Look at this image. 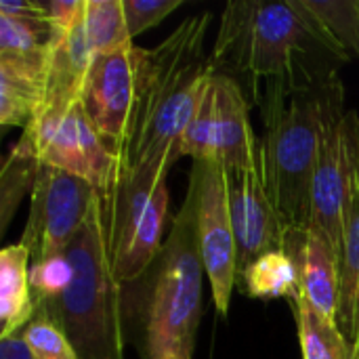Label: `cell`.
Wrapping results in <instances>:
<instances>
[{
	"instance_id": "obj_1",
	"label": "cell",
	"mask_w": 359,
	"mask_h": 359,
	"mask_svg": "<svg viewBox=\"0 0 359 359\" xmlns=\"http://www.w3.org/2000/svg\"><path fill=\"white\" fill-rule=\"evenodd\" d=\"M208 27L210 13L194 15L149 48L122 156L118 200L128 194L154 191L168 179V170L179 160L181 137L215 76L212 59L204 48Z\"/></svg>"
},
{
	"instance_id": "obj_2",
	"label": "cell",
	"mask_w": 359,
	"mask_h": 359,
	"mask_svg": "<svg viewBox=\"0 0 359 359\" xmlns=\"http://www.w3.org/2000/svg\"><path fill=\"white\" fill-rule=\"evenodd\" d=\"M324 53L341 61L349 57L334 44L303 0L229 2L210 55L217 74L246 82L252 103L263 109L284 103L297 90L324 76L307 59Z\"/></svg>"
},
{
	"instance_id": "obj_3",
	"label": "cell",
	"mask_w": 359,
	"mask_h": 359,
	"mask_svg": "<svg viewBox=\"0 0 359 359\" xmlns=\"http://www.w3.org/2000/svg\"><path fill=\"white\" fill-rule=\"evenodd\" d=\"M72 263L67 290L36 311L53 320L69 339L80 359H124L122 299L109 252L103 202L93 208L65 250Z\"/></svg>"
},
{
	"instance_id": "obj_4",
	"label": "cell",
	"mask_w": 359,
	"mask_h": 359,
	"mask_svg": "<svg viewBox=\"0 0 359 359\" xmlns=\"http://www.w3.org/2000/svg\"><path fill=\"white\" fill-rule=\"evenodd\" d=\"M204 265L189 198L179 210L168 240L139 278L143 294L139 324L143 359H191L202 320Z\"/></svg>"
},
{
	"instance_id": "obj_5",
	"label": "cell",
	"mask_w": 359,
	"mask_h": 359,
	"mask_svg": "<svg viewBox=\"0 0 359 359\" xmlns=\"http://www.w3.org/2000/svg\"><path fill=\"white\" fill-rule=\"evenodd\" d=\"M332 74L297 90L284 103L263 109L259 175L286 236L305 231L311 221V185Z\"/></svg>"
},
{
	"instance_id": "obj_6",
	"label": "cell",
	"mask_w": 359,
	"mask_h": 359,
	"mask_svg": "<svg viewBox=\"0 0 359 359\" xmlns=\"http://www.w3.org/2000/svg\"><path fill=\"white\" fill-rule=\"evenodd\" d=\"M359 175V114L345 109V93L337 74L328 80L322 135L311 185V221L334 252H341L345 215Z\"/></svg>"
},
{
	"instance_id": "obj_7",
	"label": "cell",
	"mask_w": 359,
	"mask_h": 359,
	"mask_svg": "<svg viewBox=\"0 0 359 359\" xmlns=\"http://www.w3.org/2000/svg\"><path fill=\"white\" fill-rule=\"evenodd\" d=\"M187 198L196 215L198 246L212 301L219 316L227 318L238 286V248L229 212L227 170L215 160H194Z\"/></svg>"
},
{
	"instance_id": "obj_8",
	"label": "cell",
	"mask_w": 359,
	"mask_h": 359,
	"mask_svg": "<svg viewBox=\"0 0 359 359\" xmlns=\"http://www.w3.org/2000/svg\"><path fill=\"white\" fill-rule=\"evenodd\" d=\"M147 57L149 48L135 46V42L120 50L97 55L82 88L80 105L120 164L130 137Z\"/></svg>"
},
{
	"instance_id": "obj_9",
	"label": "cell",
	"mask_w": 359,
	"mask_h": 359,
	"mask_svg": "<svg viewBox=\"0 0 359 359\" xmlns=\"http://www.w3.org/2000/svg\"><path fill=\"white\" fill-rule=\"evenodd\" d=\"M97 198L99 194L86 181L40 164L21 238L32 261L63 255Z\"/></svg>"
},
{
	"instance_id": "obj_10",
	"label": "cell",
	"mask_w": 359,
	"mask_h": 359,
	"mask_svg": "<svg viewBox=\"0 0 359 359\" xmlns=\"http://www.w3.org/2000/svg\"><path fill=\"white\" fill-rule=\"evenodd\" d=\"M34 151L40 164L74 175L99 194L109 231L122 181V164L99 137L82 105L78 103L48 135H44Z\"/></svg>"
},
{
	"instance_id": "obj_11",
	"label": "cell",
	"mask_w": 359,
	"mask_h": 359,
	"mask_svg": "<svg viewBox=\"0 0 359 359\" xmlns=\"http://www.w3.org/2000/svg\"><path fill=\"white\" fill-rule=\"evenodd\" d=\"M170 194L166 181L147 194L122 196L109 227V252L120 284L137 282L162 250Z\"/></svg>"
},
{
	"instance_id": "obj_12",
	"label": "cell",
	"mask_w": 359,
	"mask_h": 359,
	"mask_svg": "<svg viewBox=\"0 0 359 359\" xmlns=\"http://www.w3.org/2000/svg\"><path fill=\"white\" fill-rule=\"evenodd\" d=\"M229 212L238 248V284L261 257L284 250L286 233L265 191L259 170L227 172Z\"/></svg>"
},
{
	"instance_id": "obj_13",
	"label": "cell",
	"mask_w": 359,
	"mask_h": 359,
	"mask_svg": "<svg viewBox=\"0 0 359 359\" xmlns=\"http://www.w3.org/2000/svg\"><path fill=\"white\" fill-rule=\"evenodd\" d=\"M93 59L95 55L90 53L84 36V21L69 34H57L48 61L44 103L38 118L23 130L21 143L34 149L36 143L80 103Z\"/></svg>"
},
{
	"instance_id": "obj_14",
	"label": "cell",
	"mask_w": 359,
	"mask_h": 359,
	"mask_svg": "<svg viewBox=\"0 0 359 359\" xmlns=\"http://www.w3.org/2000/svg\"><path fill=\"white\" fill-rule=\"evenodd\" d=\"M215 88V149L227 170H259V143L248 120L244 88L229 76H212Z\"/></svg>"
},
{
	"instance_id": "obj_15",
	"label": "cell",
	"mask_w": 359,
	"mask_h": 359,
	"mask_svg": "<svg viewBox=\"0 0 359 359\" xmlns=\"http://www.w3.org/2000/svg\"><path fill=\"white\" fill-rule=\"evenodd\" d=\"M284 250L294 259L301 280V297L328 320L337 322L341 303L339 255L313 227L286 236Z\"/></svg>"
},
{
	"instance_id": "obj_16",
	"label": "cell",
	"mask_w": 359,
	"mask_h": 359,
	"mask_svg": "<svg viewBox=\"0 0 359 359\" xmlns=\"http://www.w3.org/2000/svg\"><path fill=\"white\" fill-rule=\"evenodd\" d=\"M46 57H0V124L23 130L38 118L48 78Z\"/></svg>"
},
{
	"instance_id": "obj_17",
	"label": "cell",
	"mask_w": 359,
	"mask_h": 359,
	"mask_svg": "<svg viewBox=\"0 0 359 359\" xmlns=\"http://www.w3.org/2000/svg\"><path fill=\"white\" fill-rule=\"evenodd\" d=\"M29 250L19 242L0 250V339L17 337L36 316L29 286Z\"/></svg>"
},
{
	"instance_id": "obj_18",
	"label": "cell",
	"mask_w": 359,
	"mask_h": 359,
	"mask_svg": "<svg viewBox=\"0 0 359 359\" xmlns=\"http://www.w3.org/2000/svg\"><path fill=\"white\" fill-rule=\"evenodd\" d=\"M341 303L337 324L345 339L355 345L359 337V175L345 215L343 244L339 252Z\"/></svg>"
},
{
	"instance_id": "obj_19",
	"label": "cell",
	"mask_w": 359,
	"mask_h": 359,
	"mask_svg": "<svg viewBox=\"0 0 359 359\" xmlns=\"http://www.w3.org/2000/svg\"><path fill=\"white\" fill-rule=\"evenodd\" d=\"M238 288L255 299L297 301L301 297L299 267L286 250L269 252L242 273Z\"/></svg>"
},
{
	"instance_id": "obj_20",
	"label": "cell",
	"mask_w": 359,
	"mask_h": 359,
	"mask_svg": "<svg viewBox=\"0 0 359 359\" xmlns=\"http://www.w3.org/2000/svg\"><path fill=\"white\" fill-rule=\"evenodd\" d=\"M303 359H353V347L334 320L313 309L303 297L292 301Z\"/></svg>"
},
{
	"instance_id": "obj_21",
	"label": "cell",
	"mask_w": 359,
	"mask_h": 359,
	"mask_svg": "<svg viewBox=\"0 0 359 359\" xmlns=\"http://www.w3.org/2000/svg\"><path fill=\"white\" fill-rule=\"evenodd\" d=\"M84 36L90 53L107 55L133 44L122 0H86Z\"/></svg>"
},
{
	"instance_id": "obj_22",
	"label": "cell",
	"mask_w": 359,
	"mask_h": 359,
	"mask_svg": "<svg viewBox=\"0 0 359 359\" xmlns=\"http://www.w3.org/2000/svg\"><path fill=\"white\" fill-rule=\"evenodd\" d=\"M57 32L44 17L0 15V57H46Z\"/></svg>"
},
{
	"instance_id": "obj_23",
	"label": "cell",
	"mask_w": 359,
	"mask_h": 359,
	"mask_svg": "<svg viewBox=\"0 0 359 359\" xmlns=\"http://www.w3.org/2000/svg\"><path fill=\"white\" fill-rule=\"evenodd\" d=\"M40 160L36 158L34 149H29L25 143H17L2 166V194H0V229L4 231L15 208L19 206V200L25 191L32 194L36 177H38Z\"/></svg>"
},
{
	"instance_id": "obj_24",
	"label": "cell",
	"mask_w": 359,
	"mask_h": 359,
	"mask_svg": "<svg viewBox=\"0 0 359 359\" xmlns=\"http://www.w3.org/2000/svg\"><path fill=\"white\" fill-rule=\"evenodd\" d=\"M303 4L349 59L359 57V0H303Z\"/></svg>"
},
{
	"instance_id": "obj_25",
	"label": "cell",
	"mask_w": 359,
	"mask_h": 359,
	"mask_svg": "<svg viewBox=\"0 0 359 359\" xmlns=\"http://www.w3.org/2000/svg\"><path fill=\"white\" fill-rule=\"evenodd\" d=\"M189 156L191 160H215L217 162V149H215V88L212 78L198 101L194 116L181 137L179 143V158Z\"/></svg>"
},
{
	"instance_id": "obj_26",
	"label": "cell",
	"mask_w": 359,
	"mask_h": 359,
	"mask_svg": "<svg viewBox=\"0 0 359 359\" xmlns=\"http://www.w3.org/2000/svg\"><path fill=\"white\" fill-rule=\"evenodd\" d=\"M19 337L34 359H80L65 332L44 313L36 311L34 320L19 332Z\"/></svg>"
},
{
	"instance_id": "obj_27",
	"label": "cell",
	"mask_w": 359,
	"mask_h": 359,
	"mask_svg": "<svg viewBox=\"0 0 359 359\" xmlns=\"http://www.w3.org/2000/svg\"><path fill=\"white\" fill-rule=\"evenodd\" d=\"M69 282H72V263L65 252L42 261H32L29 286L36 307L59 299L67 290Z\"/></svg>"
},
{
	"instance_id": "obj_28",
	"label": "cell",
	"mask_w": 359,
	"mask_h": 359,
	"mask_svg": "<svg viewBox=\"0 0 359 359\" xmlns=\"http://www.w3.org/2000/svg\"><path fill=\"white\" fill-rule=\"evenodd\" d=\"M128 34L135 40L151 25L160 23L164 17L175 13L183 0H122Z\"/></svg>"
},
{
	"instance_id": "obj_29",
	"label": "cell",
	"mask_w": 359,
	"mask_h": 359,
	"mask_svg": "<svg viewBox=\"0 0 359 359\" xmlns=\"http://www.w3.org/2000/svg\"><path fill=\"white\" fill-rule=\"evenodd\" d=\"M46 21L57 34H69L84 21L86 0H48L38 2Z\"/></svg>"
},
{
	"instance_id": "obj_30",
	"label": "cell",
	"mask_w": 359,
	"mask_h": 359,
	"mask_svg": "<svg viewBox=\"0 0 359 359\" xmlns=\"http://www.w3.org/2000/svg\"><path fill=\"white\" fill-rule=\"evenodd\" d=\"M355 355H359V337H358V341H355V345H353V358Z\"/></svg>"
},
{
	"instance_id": "obj_31",
	"label": "cell",
	"mask_w": 359,
	"mask_h": 359,
	"mask_svg": "<svg viewBox=\"0 0 359 359\" xmlns=\"http://www.w3.org/2000/svg\"><path fill=\"white\" fill-rule=\"evenodd\" d=\"M353 359H359V355H355V358H353Z\"/></svg>"
}]
</instances>
